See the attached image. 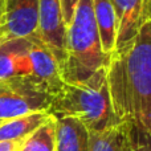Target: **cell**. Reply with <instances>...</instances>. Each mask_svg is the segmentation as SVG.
<instances>
[{
  "instance_id": "obj_11",
  "label": "cell",
  "mask_w": 151,
  "mask_h": 151,
  "mask_svg": "<svg viewBox=\"0 0 151 151\" xmlns=\"http://www.w3.org/2000/svg\"><path fill=\"white\" fill-rule=\"evenodd\" d=\"M49 117L48 111H33L3 121L0 123V142H23Z\"/></svg>"
},
{
  "instance_id": "obj_18",
  "label": "cell",
  "mask_w": 151,
  "mask_h": 151,
  "mask_svg": "<svg viewBox=\"0 0 151 151\" xmlns=\"http://www.w3.org/2000/svg\"><path fill=\"white\" fill-rule=\"evenodd\" d=\"M0 16H5V1L0 0Z\"/></svg>"
},
{
  "instance_id": "obj_12",
  "label": "cell",
  "mask_w": 151,
  "mask_h": 151,
  "mask_svg": "<svg viewBox=\"0 0 151 151\" xmlns=\"http://www.w3.org/2000/svg\"><path fill=\"white\" fill-rule=\"evenodd\" d=\"M91 3H93V15L101 41V48L107 56H110L115 47V33H117L114 9L110 0H91Z\"/></svg>"
},
{
  "instance_id": "obj_20",
  "label": "cell",
  "mask_w": 151,
  "mask_h": 151,
  "mask_svg": "<svg viewBox=\"0 0 151 151\" xmlns=\"http://www.w3.org/2000/svg\"><path fill=\"white\" fill-rule=\"evenodd\" d=\"M1 122H3V121H0V123H1Z\"/></svg>"
},
{
  "instance_id": "obj_1",
  "label": "cell",
  "mask_w": 151,
  "mask_h": 151,
  "mask_svg": "<svg viewBox=\"0 0 151 151\" xmlns=\"http://www.w3.org/2000/svg\"><path fill=\"white\" fill-rule=\"evenodd\" d=\"M106 78L117 121L133 123L151 137V0L142 1L133 40L110 55Z\"/></svg>"
},
{
  "instance_id": "obj_19",
  "label": "cell",
  "mask_w": 151,
  "mask_h": 151,
  "mask_svg": "<svg viewBox=\"0 0 151 151\" xmlns=\"http://www.w3.org/2000/svg\"><path fill=\"white\" fill-rule=\"evenodd\" d=\"M4 21H5V16H0V36H1L3 29H4Z\"/></svg>"
},
{
  "instance_id": "obj_2",
  "label": "cell",
  "mask_w": 151,
  "mask_h": 151,
  "mask_svg": "<svg viewBox=\"0 0 151 151\" xmlns=\"http://www.w3.org/2000/svg\"><path fill=\"white\" fill-rule=\"evenodd\" d=\"M52 117L80 121L89 131H102L118 125L110 101L106 68L82 82H64L48 109Z\"/></svg>"
},
{
  "instance_id": "obj_5",
  "label": "cell",
  "mask_w": 151,
  "mask_h": 151,
  "mask_svg": "<svg viewBox=\"0 0 151 151\" xmlns=\"http://www.w3.org/2000/svg\"><path fill=\"white\" fill-rule=\"evenodd\" d=\"M66 25L64 23L58 0H39L37 31L39 40L55 55L58 65L64 60Z\"/></svg>"
},
{
  "instance_id": "obj_13",
  "label": "cell",
  "mask_w": 151,
  "mask_h": 151,
  "mask_svg": "<svg viewBox=\"0 0 151 151\" xmlns=\"http://www.w3.org/2000/svg\"><path fill=\"white\" fill-rule=\"evenodd\" d=\"M89 151H127L123 123L102 131H89Z\"/></svg>"
},
{
  "instance_id": "obj_7",
  "label": "cell",
  "mask_w": 151,
  "mask_h": 151,
  "mask_svg": "<svg viewBox=\"0 0 151 151\" xmlns=\"http://www.w3.org/2000/svg\"><path fill=\"white\" fill-rule=\"evenodd\" d=\"M29 60H31L32 77L39 81L41 85H44L55 96V93L64 83L60 73V65L55 55L40 41L36 33L31 36Z\"/></svg>"
},
{
  "instance_id": "obj_16",
  "label": "cell",
  "mask_w": 151,
  "mask_h": 151,
  "mask_svg": "<svg viewBox=\"0 0 151 151\" xmlns=\"http://www.w3.org/2000/svg\"><path fill=\"white\" fill-rule=\"evenodd\" d=\"M60 1V7H61V13H63V19L65 25L68 27L70 24L72 19L74 16L76 8H77L80 0H58Z\"/></svg>"
},
{
  "instance_id": "obj_8",
  "label": "cell",
  "mask_w": 151,
  "mask_h": 151,
  "mask_svg": "<svg viewBox=\"0 0 151 151\" xmlns=\"http://www.w3.org/2000/svg\"><path fill=\"white\" fill-rule=\"evenodd\" d=\"M29 45L31 36L0 42V80L11 77H32Z\"/></svg>"
},
{
  "instance_id": "obj_17",
  "label": "cell",
  "mask_w": 151,
  "mask_h": 151,
  "mask_svg": "<svg viewBox=\"0 0 151 151\" xmlns=\"http://www.w3.org/2000/svg\"><path fill=\"white\" fill-rule=\"evenodd\" d=\"M21 142H0V151H19Z\"/></svg>"
},
{
  "instance_id": "obj_9",
  "label": "cell",
  "mask_w": 151,
  "mask_h": 151,
  "mask_svg": "<svg viewBox=\"0 0 151 151\" xmlns=\"http://www.w3.org/2000/svg\"><path fill=\"white\" fill-rule=\"evenodd\" d=\"M143 0H110L114 9L115 25V47L113 52L121 50L135 36Z\"/></svg>"
},
{
  "instance_id": "obj_15",
  "label": "cell",
  "mask_w": 151,
  "mask_h": 151,
  "mask_svg": "<svg viewBox=\"0 0 151 151\" xmlns=\"http://www.w3.org/2000/svg\"><path fill=\"white\" fill-rule=\"evenodd\" d=\"M125 126L127 151H151V137L138 126L129 122H121Z\"/></svg>"
},
{
  "instance_id": "obj_10",
  "label": "cell",
  "mask_w": 151,
  "mask_h": 151,
  "mask_svg": "<svg viewBox=\"0 0 151 151\" xmlns=\"http://www.w3.org/2000/svg\"><path fill=\"white\" fill-rule=\"evenodd\" d=\"M55 151H89V130L74 118H56Z\"/></svg>"
},
{
  "instance_id": "obj_4",
  "label": "cell",
  "mask_w": 151,
  "mask_h": 151,
  "mask_svg": "<svg viewBox=\"0 0 151 151\" xmlns=\"http://www.w3.org/2000/svg\"><path fill=\"white\" fill-rule=\"evenodd\" d=\"M53 94L33 77L0 80V121L33 111H48Z\"/></svg>"
},
{
  "instance_id": "obj_3",
  "label": "cell",
  "mask_w": 151,
  "mask_h": 151,
  "mask_svg": "<svg viewBox=\"0 0 151 151\" xmlns=\"http://www.w3.org/2000/svg\"><path fill=\"white\" fill-rule=\"evenodd\" d=\"M110 56L102 50L93 15L91 0H80L70 24L66 27L64 60L60 73L64 82H82L96 72L107 68Z\"/></svg>"
},
{
  "instance_id": "obj_14",
  "label": "cell",
  "mask_w": 151,
  "mask_h": 151,
  "mask_svg": "<svg viewBox=\"0 0 151 151\" xmlns=\"http://www.w3.org/2000/svg\"><path fill=\"white\" fill-rule=\"evenodd\" d=\"M56 118L50 115L40 127L20 143L19 151H55Z\"/></svg>"
},
{
  "instance_id": "obj_6",
  "label": "cell",
  "mask_w": 151,
  "mask_h": 151,
  "mask_svg": "<svg viewBox=\"0 0 151 151\" xmlns=\"http://www.w3.org/2000/svg\"><path fill=\"white\" fill-rule=\"evenodd\" d=\"M5 21L0 42L28 37L37 31L39 0H4Z\"/></svg>"
}]
</instances>
